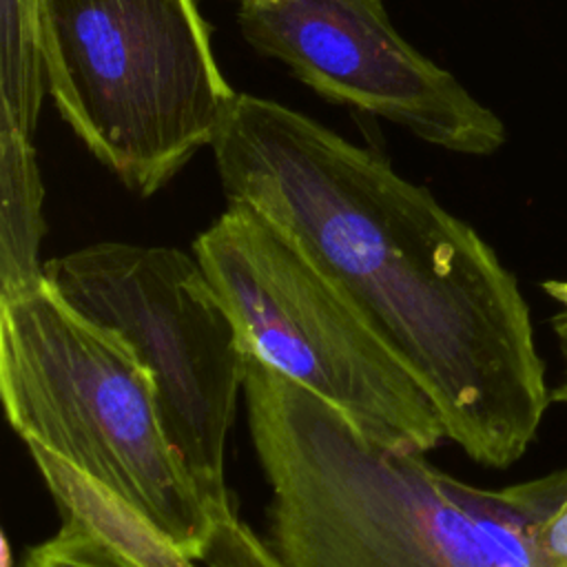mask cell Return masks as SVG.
Wrapping results in <instances>:
<instances>
[{
	"mask_svg": "<svg viewBox=\"0 0 567 567\" xmlns=\"http://www.w3.org/2000/svg\"><path fill=\"white\" fill-rule=\"evenodd\" d=\"M228 204L264 217L365 315L487 467L516 463L551 403L529 306L496 250L374 148L237 93L210 144Z\"/></svg>",
	"mask_w": 567,
	"mask_h": 567,
	"instance_id": "1",
	"label": "cell"
},
{
	"mask_svg": "<svg viewBox=\"0 0 567 567\" xmlns=\"http://www.w3.org/2000/svg\"><path fill=\"white\" fill-rule=\"evenodd\" d=\"M244 399L281 567H538L532 527L556 472L485 489L381 443L248 352Z\"/></svg>",
	"mask_w": 567,
	"mask_h": 567,
	"instance_id": "2",
	"label": "cell"
},
{
	"mask_svg": "<svg viewBox=\"0 0 567 567\" xmlns=\"http://www.w3.org/2000/svg\"><path fill=\"white\" fill-rule=\"evenodd\" d=\"M0 392L9 425L117 492L199 560L215 532L166 439L151 372L115 330L47 281L0 299Z\"/></svg>",
	"mask_w": 567,
	"mask_h": 567,
	"instance_id": "3",
	"label": "cell"
},
{
	"mask_svg": "<svg viewBox=\"0 0 567 567\" xmlns=\"http://www.w3.org/2000/svg\"><path fill=\"white\" fill-rule=\"evenodd\" d=\"M47 93L126 188H164L224 126V78L197 0H44Z\"/></svg>",
	"mask_w": 567,
	"mask_h": 567,
	"instance_id": "4",
	"label": "cell"
},
{
	"mask_svg": "<svg viewBox=\"0 0 567 567\" xmlns=\"http://www.w3.org/2000/svg\"><path fill=\"white\" fill-rule=\"evenodd\" d=\"M193 255L250 354L381 443L427 454L447 439L434 401L379 330L255 210L228 204Z\"/></svg>",
	"mask_w": 567,
	"mask_h": 567,
	"instance_id": "5",
	"label": "cell"
},
{
	"mask_svg": "<svg viewBox=\"0 0 567 567\" xmlns=\"http://www.w3.org/2000/svg\"><path fill=\"white\" fill-rule=\"evenodd\" d=\"M44 281L131 343L151 372L166 439L208 514L215 525L235 518L224 470L248 350L197 257L97 241L44 261Z\"/></svg>",
	"mask_w": 567,
	"mask_h": 567,
	"instance_id": "6",
	"label": "cell"
},
{
	"mask_svg": "<svg viewBox=\"0 0 567 567\" xmlns=\"http://www.w3.org/2000/svg\"><path fill=\"white\" fill-rule=\"evenodd\" d=\"M246 42L319 95L383 117L419 140L463 155L505 142L501 117L450 71L416 51L383 0H279L239 7Z\"/></svg>",
	"mask_w": 567,
	"mask_h": 567,
	"instance_id": "7",
	"label": "cell"
},
{
	"mask_svg": "<svg viewBox=\"0 0 567 567\" xmlns=\"http://www.w3.org/2000/svg\"><path fill=\"white\" fill-rule=\"evenodd\" d=\"M58 512L128 567H204L182 551L146 514L38 443H27Z\"/></svg>",
	"mask_w": 567,
	"mask_h": 567,
	"instance_id": "8",
	"label": "cell"
},
{
	"mask_svg": "<svg viewBox=\"0 0 567 567\" xmlns=\"http://www.w3.org/2000/svg\"><path fill=\"white\" fill-rule=\"evenodd\" d=\"M42 202L33 137L0 122V299L44 284Z\"/></svg>",
	"mask_w": 567,
	"mask_h": 567,
	"instance_id": "9",
	"label": "cell"
},
{
	"mask_svg": "<svg viewBox=\"0 0 567 567\" xmlns=\"http://www.w3.org/2000/svg\"><path fill=\"white\" fill-rule=\"evenodd\" d=\"M44 0H0V122L33 137L47 93Z\"/></svg>",
	"mask_w": 567,
	"mask_h": 567,
	"instance_id": "10",
	"label": "cell"
},
{
	"mask_svg": "<svg viewBox=\"0 0 567 567\" xmlns=\"http://www.w3.org/2000/svg\"><path fill=\"white\" fill-rule=\"evenodd\" d=\"M22 567H128L111 549L71 523L31 547Z\"/></svg>",
	"mask_w": 567,
	"mask_h": 567,
	"instance_id": "11",
	"label": "cell"
},
{
	"mask_svg": "<svg viewBox=\"0 0 567 567\" xmlns=\"http://www.w3.org/2000/svg\"><path fill=\"white\" fill-rule=\"evenodd\" d=\"M199 563L204 567H281L264 536L244 525L237 516L215 527Z\"/></svg>",
	"mask_w": 567,
	"mask_h": 567,
	"instance_id": "12",
	"label": "cell"
},
{
	"mask_svg": "<svg viewBox=\"0 0 567 567\" xmlns=\"http://www.w3.org/2000/svg\"><path fill=\"white\" fill-rule=\"evenodd\" d=\"M556 472V485L532 527L538 567H567V467Z\"/></svg>",
	"mask_w": 567,
	"mask_h": 567,
	"instance_id": "13",
	"label": "cell"
},
{
	"mask_svg": "<svg viewBox=\"0 0 567 567\" xmlns=\"http://www.w3.org/2000/svg\"><path fill=\"white\" fill-rule=\"evenodd\" d=\"M549 326H551V332H554L560 359H563V374H560V381L556 383V388L551 390V401L567 405V310L554 315Z\"/></svg>",
	"mask_w": 567,
	"mask_h": 567,
	"instance_id": "14",
	"label": "cell"
},
{
	"mask_svg": "<svg viewBox=\"0 0 567 567\" xmlns=\"http://www.w3.org/2000/svg\"><path fill=\"white\" fill-rule=\"evenodd\" d=\"M543 290L567 310V281H558V279L543 281Z\"/></svg>",
	"mask_w": 567,
	"mask_h": 567,
	"instance_id": "15",
	"label": "cell"
},
{
	"mask_svg": "<svg viewBox=\"0 0 567 567\" xmlns=\"http://www.w3.org/2000/svg\"><path fill=\"white\" fill-rule=\"evenodd\" d=\"M279 0H239V7H257V4H272Z\"/></svg>",
	"mask_w": 567,
	"mask_h": 567,
	"instance_id": "16",
	"label": "cell"
}]
</instances>
